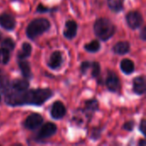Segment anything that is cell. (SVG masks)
I'll return each instance as SVG.
<instances>
[{
	"label": "cell",
	"mask_w": 146,
	"mask_h": 146,
	"mask_svg": "<svg viewBox=\"0 0 146 146\" xmlns=\"http://www.w3.org/2000/svg\"><path fill=\"white\" fill-rule=\"evenodd\" d=\"M3 95L4 102L9 106H41L53 96V92L49 88H37L30 90L28 88L22 92H15L9 89Z\"/></svg>",
	"instance_id": "6da1fadb"
},
{
	"label": "cell",
	"mask_w": 146,
	"mask_h": 146,
	"mask_svg": "<svg viewBox=\"0 0 146 146\" xmlns=\"http://www.w3.org/2000/svg\"><path fill=\"white\" fill-rule=\"evenodd\" d=\"M94 33L98 39L102 41H108L116 32L115 25L108 18L101 17L96 20L93 25Z\"/></svg>",
	"instance_id": "7a4b0ae2"
},
{
	"label": "cell",
	"mask_w": 146,
	"mask_h": 146,
	"mask_svg": "<svg viewBox=\"0 0 146 146\" xmlns=\"http://www.w3.org/2000/svg\"><path fill=\"white\" fill-rule=\"evenodd\" d=\"M50 28V23L46 18H37L30 21L26 29V34L31 40H35L38 37L46 33Z\"/></svg>",
	"instance_id": "3957f363"
},
{
	"label": "cell",
	"mask_w": 146,
	"mask_h": 146,
	"mask_svg": "<svg viewBox=\"0 0 146 146\" xmlns=\"http://www.w3.org/2000/svg\"><path fill=\"white\" fill-rule=\"evenodd\" d=\"M126 21L127 26L132 30H136L139 28L144 23V18L142 14L137 10H133L128 12L126 15Z\"/></svg>",
	"instance_id": "277c9868"
},
{
	"label": "cell",
	"mask_w": 146,
	"mask_h": 146,
	"mask_svg": "<svg viewBox=\"0 0 146 146\" xmlns=\"http://www.w3.org/2000/svg\"><path fill=\"white\" fill-rule=\"evenodd\" d=\"M105 86L107 89L113 93H116L121 89V81L116 74L113 70H109L107 73L106 80H105Z\"/></svg>",
	"instance_id": "5b68a950"
},
{
	"label": "cell",
	"mask_w": 146,
	"mask_h": 146,
	"mask_svg": "<svg viewBox=\"0 0 146 146\" xmlns=\"http://www.w3.org/2000/svg\"><path fill=\"white\" fill-rule=\"evenodd\" d=\"M57 131V127L52 122H46L39 129L35 140H44L49 139L56 134Z\"/></svg>",
	"instance_id": "8992f818"
},
{
	"label": "cell",
	"mask_w": 146,
	"mask_h": 146,
	"mask_svg": "<svg viewBox=\"0 0 146 146\" xmlns=\"http://www.w3.org/2000/svg\"><path fill=\"white\" fill-rule=\"evenodd\" d=\"M44 122V118L40 114L32 113L23 122V127L28 130H35L39 127Z\"/></svg>",
	"instance_id": "52a82bcc"
},
{
	"label": "cell",
	"mask_w": 146,
	"mask_h": 146,
	"mask_svg": "<svg viewBox=\"0 0 146 146\" xmlns=\"http://www.w3.org/2000/svg\"><path fill=\"white\" fill-rule=\"evenodd\" d=\"M99 110V103L96 98H92L85 101L84 107L81 110L83 114L86 115V117L88 119V121H91L95 113Z\"/></svg>",
	"instance_id": "ba28073f"
},
{
	"label": "cell",
	"mask_w": 146,
	"mask_h": 146,
	"mask_svg": "<svg viewBox=\"0 0 146 146\" xmlns=\"http://www.w3.org/2000/svg\"><path fill=\"white\" fill-rule=\"evenodd\" d=\"M67 113V110L65 105L61 101H56L52 104L50 109V116L54 120H61L62 119Z\"/></svg>",
	"instance_id": "9c48e42d"
},
{
	"label": "cell",
	"mask_w": 146,
	"mask_h": 146,
	"mask_svg": "<svg viewBox=\"0 0 146 146\" xmlns=\"http://www.w3.org/2000/svg\"><path fill=\"white\" fill-rule=\"evenodd\" d=\"M16 26L15 17L9 13H2L0 15V27L7 31H13Z\"/></svg>",
	"instance_id": "30bf717a"
},
{
	"label": "cell",
	"mask_w": 146,
	"mask_h": 146,
	"mask_svg": "<svg viewBox=\"0 0 146 146\" xmlns=\"http://www.w3.org/2000/svg\"><path fill=\"white\" fill-rule=\"evenodd\" d=\"M146 91V82L145 76H137L133 80V92L136 95H144Z\"/></svg>",
	"instance_id": "8fae6325"
},
{
	"label": "cell",
	"mask_w": 146,
	"mask_h": 146,
	"mask_svg": "<svg viewBox=\"0 0 146 146\" xmlns=\"http://www.w3.org/2000/svg\"><path fill=\"white\" fill-rule=\"evenodd\" d=\"M78 25L76 21L73 20H68L65 22V27L63 30V36L67 39H73L77 35Z\"/></svg>",
	"instance_id": "7c38bea8"
},
{
	"label": "cell",
	"mask_w": 146,
	"mask_h": 146,
	"mask_svg": "<svg viewBox=\"0 0 146 146\" xmlns=\"http://www.w3.org/2000/svg\"><path fill=\"white\" fill-rule=\"evenodd\" d=\"M63 62V57H62V53L59 50H56L51 53L49 61H48V67L52 69L56 70L58 69Z\"/></svg>",
	"instance_id": "4fadbf2b"
},
{
	"label": "cell",
	"mask_w": 146,
	"mask_h": 146,
	"mask_svg": "<svg viewBox=\"0 0 146 146\" xmlns=\"http://www.w3.org/2000/svg\"><path fill=\"white\" fill-rule=\"evenodd\" d=\"M29 88V80L26 78L15 79L10 81V90L15 92H22Z\"/></svg>",
	"instance_id": "5bb4252c"
},
{
	"label": "cell",
	"mask_w": 146,
	"mask_h": 146,
	"mask_svg": "<svg viewBox=\"0 0 146 146\" xmlns=\"http://www.w3.org/2000/svg\"><path fill=\"white\" fill-rule=\"evenodd\" d=\"M131 49V45L130 43L127 41H120L117 42L112 48V50L115 54L116 55H120V56H123L127 54L130 51Z\"/></svg>",
	"instance_id": "9a60e30c"
},
{
	"label": "cell",
	"mask_w": 146,
	"mask_h": 146,
	"mask_svg": "<svg viewBox=\"0 0 146 146\" xmlns=\"http://www.w3.org/2000/svg\"><path fill=\"white\" fill-rule=\"evenodd\" d=\"M18 66H19V68L21 70V73L23 78H26L27 80H31L33 78V73L31 70V66H30L29 62L26 61L25 59L19 60Z\"/></svg>",
	"instance_id": "2e32d148"
},
{
	"label": "cell",
	"mask_w": 146,
	"mask_h": 146,
	"mask_svg": "<svg viewBox=\"0 0 146 146\" xmlns=\"http://www.w3.org/2000/svg\"><path fill=\"white\" fill-rule=\"evenodd\" d=\"M32 50H33V47L30 43L28 42L22 43L21 50L17 53V58L19 60H23L29 57L32 54Z\"/></svg>",
	"instance_id": "e0dca14e"
},
{
	"label": "cell",
	"mask_w": 146,
	"mask_h": 146,
	"mask_svg": "<svg viewBox=\"0 0 146 146\" xmlns=\"http://www.w3.org/2000/svg\"><path fill=\"white\" fill-rule=\"evenodd\" d=\"M120 67H121V71L125 74H131L134 72L135 70V65H134V62L128 59V58H125L123 59L121 62V64H120Z\"/></svg>",
	"instance_id": "ac0fdd59"
},
{
	"label": "cell",
	"mask_w": 146,
	"mask_h": 146,
	"mask_svg": "<svg viewBox=\"0 0 146 146\" xmlns=\"http://www.w3.org/2000/svg\"><path fill=\"white\" fill-rule=\"evenodd\" d=\"M124 0H107V3L111 11L115 13L121 12L124 9Z\"/></svg>",
	"instance_id": "d6986e66"
},
{
	"label": "cell",
	"mask_w": 146,
	"mask_h": 146,
	"mask_svg": "<svg viewBox=\"0 0 146 146\" xmlns=\"http://www.w3.org/2000/svg\"><path fill=\"white\" fill-rule=\"evenodd\" d=\"M0 89L3 94L10 89V80L2 70H0Z\"/></svg>",
	"instance_id": "ffe728a7"
},
{
	"label": "cell",
	"mask_w": 146,
	"mask_h": 146,
	"mask_svg": "<svg viewBox=\"0 0 146 146\" xmlns=\"http://www.w3.org/2000/svg\"><path fill=\"white\" fill-rule=\"evenodd\" d=\"M84 49H85V50H86L87 52H90V53H96V52L99 51V50L101 49V44H100L99 40L94 39V40H92L91 42L86 44L84 45Z\"/></svg>",
	"instance_id": "44dd1931"
},
{
	"label": "cell",
	"mask_w": 146,
	"mask_h": 146,
	"mask_svg": "<svg viewBox=\"0 0 146 146\" xmlns=\"http://www.w3.org/2000/svg\"><path fill=\"white\" fill-rule=\"evenodd\" d=\"M1 47L8 50L9 51H12L15 50V42L11 38H5L1 42Z\"/></svg>",
	"instance_id": "7402d4cb"
},
{
	"label": "cell",
	"mask_w": 146,
	"mask_h": 146,
	"mask_svg": "<svg viewBox=\"0 0 146 146\" xmlns=\"http://www.w3.org/2000/svg\"><path fill=\"white\" fill-rule=\"evenodd\" d=\"M10 59V51L1 47L0 48V64L6 65Z\"/></svg>",
	"instance_id": "603a6c76"
},
{
	"label": "cell",
	"mask_w": 146,
	"mask_h": 146,
	"mask_svg": "<svg viewBox=\"0 0 146 146\" xmlns=\"http://www.w3.org/2000/svg\"><path fill=\"white\" fill-rule=\"evenodd\" d=\"M91 68H92V73H91L92 77V78H98L100 75V73H101L100 63L98 62H92Z\"/></svg>",
	"instance_id": "cb8c5ba5"
},
{
	"label": "cell",
	"mask_w": 146,
	"mask_h": 146,
	"mask_svg": "<svg viewBox=\"0 0 146 146\" xmlns=\"http://www.w3.org/2000/svg\"><path fill=\"white\" fill-rule=\"evenodd\" d=\"M103 129L104 127H93L92 129V133H91V138L96 141L98 139H100L101 135H102V132H103Z\"/></svg>",
	"instance_id": "d4e9b609"
},
{
	"label": "cell",
	"mask_w": 146,
	"mask_h": 146,
	"mask_svg": "<svg viewBox=\"0 0 146 146\" xmlns=\"http://www.w3.org/2000/svg\"><path fill=\"white\" fill-rule=\"evenodd\" d=\"M91 66H92V62H90V61L82 62L81 64H80V72H81V74H86V72L88 71V69L91 68Z\"/></svg>",
	"instance_id": "484cf974"
},
{
	"label": "cell",
	"mask_w": 146,
	"mask_h": 146,
	"mask_svg": "<svg viewBox=\"0 0 146 146\" xmlns=\"http://www.w3.org/2000/svg\"><path fill=\"white\" fill-rule=\"evenodd\" d=\"M134 128V121H128L124 123L123 125V129H125L127 132H132Z\"/></svg>",
	"instance_id": "4316f807"
},
{
	"label": "cell",
	"mask_w": 146,
	"mask_h": 146,
	"mask_svg": "<svg viewBox=\"0 0 146 146\" xmlns=\"http://www.w3.org/2000/svg\"><path fill=\"white\" fill-rule=\"evenodd\" d=\"M49 11H50V9L44 6V5H43V4H41V3H39L38 5L37 9H36V12H38V13H46V12H49Z\"/></svg>",
	"instance_id": "83f0119b"
},
{
	"label": "cell",
	"mask_w": 146,
	"mask_h": 146,
	"mask_svg": "<svg viewBox=\"0 0 146 146\" xmlns=\"http://www.w3.org/2000/svg\"><path fill=\"white\" fill-rule=\"evenodd\" d=\"M139 131L141 132V133L145 136L146 135V121L145 119H142L140 123H139Z\"/></svg>",
	"instance_id": "f1b7e54d"
},
{
	"label": "cell",
	"mask_w": 146,
	"mask_h": 146,
	"mask_svg": "<svg viewBox=\"0 0 146 146\" xmlns=\"http://www.w3.org/2000/svg\"><path fill=\"white\" fill-rule=\"evenodd\" d=\"M139 38L143 40V41H145L146 40V27H144L141 31H140V33H139Z\"/></svg>",
	"instance_id": "f546056e"
},
{
	"label": "cell",
	"mask_w": 146,
	"mask_h": 146,
	"mask_svg": "<svg viewBox=\"0 0 146 146\" xmlns=\"http://www.w3.org/2000/svg\"><path fill=\"white\" fill-rule=\"evenodd\" d=\"M138 145H139V146H145L146 145L145 139H139V141Z\"/></svg>",
	"instance_id": "4dcf8cb0"
},
{
	"label": "cell",
	"mask_w": 146,
	"mask_h": 146,
	"mask_svg": "<svg viewBox=\"0 0 146 146\" xmlns=\"http://www.w3.org/2000/svg\"><path fill=\"white\" fill-rule=\"evenodd\" d=\"M1 39H2V33H1V32H0V41H1Z\"/></svg>",
	"instance_id": "1f68e13d"
},
{
	"label": "cell",
	"mask_w": 146,
	"mask_h": 146,
	"mask_svg": "<svg viewBox=\"0 0 146 146\" xmlns=\"http://www.w3.org/2000/svg\"><path fill=\"white\" fill-rule=\"evenodd\" d=\"M1 101H2V96H1V93H0V103H1Z\"/></svg>",
	"instance_id": "d6a6232c"
},
{
	"label": "cell",
	"mask_w": 146,
	"mask_h": 146,
	"mask_svg": "<svg viewBox=\"0 0 146 146\" xmlns=\"http://www.w3.org/2000/svg\"><path fill=\"white\" fill-rule=\"evenodd\" d=\"M11 1H15V0H11Z\"/></svg>",
	"instance_id": "836d02e7"
}]
</instances>
